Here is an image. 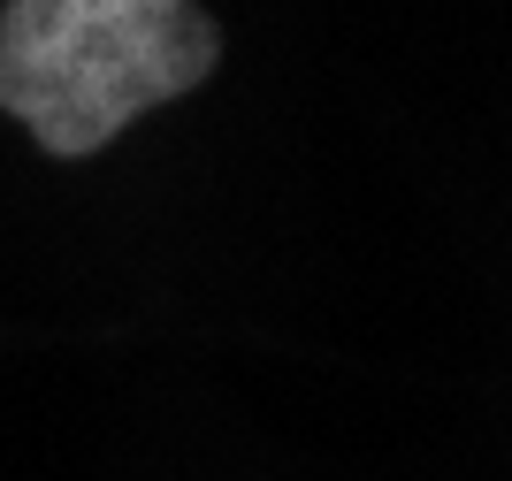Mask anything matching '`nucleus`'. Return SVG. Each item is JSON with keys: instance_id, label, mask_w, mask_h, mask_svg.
I'll return each instance as SVG.
<instances>
[{"instance_id": "1", "label": "nucleus", "mask_w": 512, "mask_h": 481, "mask_svg": "<svg viewBox=\"0 0 512 481\" xmlns=\"http://www.w3.org/2000/svg\"><path fill=\"white\" fill-rule=\"evenodd\" d=\"M222 69V31L199 0H8L0 107L39 153H107L138 115L184 100Z\"/></svg>"}]
</instances>
